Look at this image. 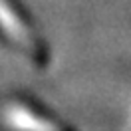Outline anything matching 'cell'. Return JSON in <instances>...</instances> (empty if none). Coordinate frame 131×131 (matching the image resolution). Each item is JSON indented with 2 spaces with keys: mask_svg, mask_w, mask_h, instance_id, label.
Segmentation results:
<instances>
[{
  "mask_svg": "<svg viewBox=\"0 0 131 131\" xmlns=\"http://www.w3.org/2000/svg\"><path fill=\"white\" fill-rule=\"evenodd\" d=\"M0 38L32 62H48V46L18 0H0Z\"/></svg>",
  "mask_w": 131,
  "mask_h": 131,
  "instance_id": "6da1fadb",
  "label": "cell"
},
{
  "mask_svg": "<svg viewBox=\"0 0 131 131\" xmlns=\"http://www.w3.org/2000/svg\"><path fill=\"white\" fill-rule=\"evenodd\" d=\"M4 123L10 131H72L66 123L32 103H10L4 109Z\"/></svg>",
  "mask_w": 131,
  "mask_h": 131,
  "instance_id": "7a4b0ae2",
  "label": "cell"
}]
</instances>
